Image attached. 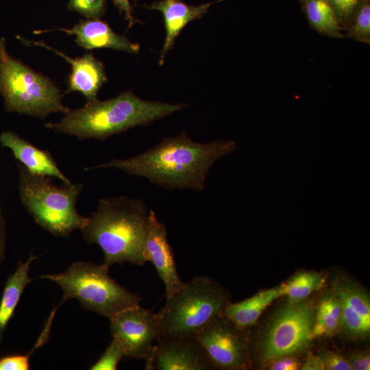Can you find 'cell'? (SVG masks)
Listing matches in <instances>:
<instances>
[{
	"mask_svg": "<svg viewBox=\"0 0 370 370\" xmlns=\"http://www.w3.org/2000/svg\"><path fill=\"white\" fill-rule=\"evenodd\" d=\"M236 147L234 140H217L207 143L192 140L186 132L165 137L137 156L113 158L92 169L114 168L127 174L143 177L168 190L202 191L211 166Z\"/></svg>",
	"mask_w": 370,
	"mask_h": 370,
	"instance_id": "cell-1",
	"label": "cell"
},
{
	"mask_svg": "<svg viewBox=\"0 0 370 370\" xmlns=\"http://www.w3.org/2000/svg\"><path fill=\"white\" fill-rule=\"evenodd\" d=\"M125 356V350L120 342L112 337V340L100 358L93 364L90 370H115L118 363Z\"/></svg>",
	"mask_w": 370,
	"mask_h": 370,
	"instance_id": "cell-25",
	"label": "cell"
},
{
	"mask_svg": "<svg viewBox=\"0 0 370 370\" xmlns=\"http://www.w3.org/2000/svg\"><path fill=\"white\" fill-rule=\"evenodd\" d=\"M186 106L143 100L127 90L114 98L96 99L81 108L69 110L60 121L47 123L45 127L79 140L95 138L103 141L130 128L147 125L182 110Z\"/></svg>",
	"mask_w": 370,
	"mask_h": 370,
	"instance_id": "cell-3",
	"label": "cell"
},
{
	"mask_svg": "<svg viewBox=\"0 0 370 370\" xmlns=\"http://www.w3.org/2000/svg\"><path fill=\"white\" fill-rule=\"evenodd\" d=\"M149 210L144 201L127 196L101 198L81 229L84 241L103 252V265L149 262L145 244Z\"/></svg>",
	"mask_w": 370,
	"mask_h": 370,
	"instance_id": "cell-2",
	"label": "cell"
},
{
	"mask_svg": "<svg viewBox=\"0 0 370 370\" xmlns=\"http://www.w3.org/2000/svg\"><path fill=\"white\" fill-rule=\"evenodd\" d=\"M324 283L321 275L315 272H302L291 278L286 285V295L290 301H299L320 289Z\"/></svg>",
	"mask_w": 370,
	"mask_h": 370,
	"instance_id": "cell-21",
	"label": "cell"
},
{
	"mask_svg": "<svg viewBox=\"0 0 370 370\" xmlns=\"http://www.w3.org/2000/svg\"><path fill=\"white\" fill-rule=\"evenodd\" d=\"M299 2H301L302 0H299Z\"/></svg>",
	"mask_w": 370,
	"mask_h": 370,
	"instance_id": "cell-36",
	"label": "cell"
},
{
	"mask_svg": "<svg viewBox=\"0 0 370 370\" xmlns=\"http://www.w3.org/2000/svg\"><path fill=\"white\" fill-rule=\"evenodd\" d=\"M30 354H13L0 358V370H29Z\"/></svg>",
	"mask_w": 370,
	"mask_h": 370,
	"instance_id": "cell-28",
	"label": "cell"
},
{
	"mask_svg": "<svg viewBox=\"0 0 370 370\" xmlns=\"http://www.w3.org/2000/svg\"><path fill=\"white\" fill-rule=\"evenodd\" d=\"M273 361L269 367L272 370H295L299 367L298 361L289 356H282Z\"/></svg>",
	"mask_w": 370,
	"mask_h": 370,
	"instance_id": "cell-30",
	"label": "cell"
},
{
	"mask_svg": "<svg viewBox=\"0 0 370 370\" xmlns=\"http://www.w3.org/2000/svg\"><path fill=\"white\" fill-rule=\"evenodd\" d=\"M109 320L112 337L132 358L145 359L161 337L158 314L140 305L125 309Z\"/></svg>",
	"mask_w": 370,
	"mask_h": 370,
	"instance_id": "cell-9",
	"label": "cell"
},
{
	"mask_svg": "<svg viewBox=\"0 0 370 370\" xmlns=\"http://www.w3.org/2000/svg\"><path fill=\"white\" fill-rule=\"evenodd\" d=\"M222 1L224 0L193 5L182 0H160L145 6L148 9L160 11L164 18L166 37L160 51V64H163L166 54L173 47L182 29L189 22L201 18L212 5Z\"/></svg>",
	"mask_w": 370,
	"mask_h": 370,
	"instance_id": "cell-15",
	"label": "cell"
},
{
	"mask_svg": "<svg viewBox=\"0 0 370 370\" xmlns=\"http://www.w3.org/2000/svg\"><path fill=\"white\" fill-rule=\"evenodd\" d=\"M5 257V226L0 201V264Z\"/></svg>",
	"mask_w": 370,
	"mask_h": 370,
	"instance_id": "cell-34",
	"label": "cell"
},
{
	"mask_svg": "<svg viewBox=\"0 0 370 370\" xmlns=\"http://www.w3.org/2000/svg\"><path fill=\"white\" fill-rule=\"evenodd\" d=\"M149 370H208L215 367L195 336H161L145 358Z\"/></svg>",
	"mask_w": 370,
	"mask_h": 370,
	"instance_id": "cell-10",
	"label": "cell"
},
{
	"mask_svg": "<svg viewBox=\"0 0 370 370\" xmlns=\"http://www.w3.org/2000/svg\"><path fill=\"white\" fill-rule=\"evenodd\" d=\"M36 258L31 255L25 262H19L16 270L8 276L5 282L0 299V343L21 295L31 282L29 276L30 265Z\"/></svg>",
	"mask_w": 370,
	"mask_h": 370,
	"instance_id": "cell-18",
	"label": "cell"
},
{
	"mask_svg": "<svg viewBox=\"0 0 370 370\" xmlns=\"http://www.w3.org/2000/svg\"><path fill=\"white\" fill-rule=\"evenodd\" d=\"M300 3L311 28L322 36L345 38L329 0H302Z\"/></svg>",
	"mask_w": 370,
	"mask_h": 370,
	"instance_id": "cell-19",
	"label": "cell"
},
{
	"mask_svg": "<svg viewBox=\"0 0 370 370\" xmlns=\"http://www.w3.org/2000/svg\"><path fill=\"white\" fill-rule=\"evenodd\" d=\"M345 38L370 44V0H367L355 13L345 31Z\"/></svg>",
	"mask_w": 370,
	"mask_h": 370,
	"instance_id": "cell-23",
	"label": "cell"
},
{
	"mask_svg": "<svg viewBox=\"0 0 370 370\" xmlns=\"http://www.w3.org/2000/svg\"><path fill=\"white\" fill-rule=\"evenodd\" d=\"M68 8L88 19H99L106 10V0H70Z\"/></svg>",
	"mask_w": 370,
	"mask_h": 370,
	"instance_id": "cell-27",
	"label": "cell"
},
{
	"mask_svg": "<svg viewBox=\"0 0 370 370\" xmlns=\"http://www.w3.org/2000/svg\"><path fill=\"white\" fill-rule=\"evenodd\" d=\"M115 5L124 14L125 18L128 21L130 27H132L134 23L132 16V7L129 0H112Z\"/></svg>",
	"mask_w": 370,
	"mask_h": 370,
	"instance_id": "cell-32",
	"label": "cell"
},
{
	"mask_svg": "<svg viewBox=\"0 0 370 370\" xmlns=\"http://www.w3.org/2000/svg\"><path fill=\"white\" fill-rule=\"evenodd\" d=\"M337 16L342 29L349 25L355 13L367 0H329Z\"/></svg>",
	"mask_w": 370,
	"mask_h": 370,
	"instance_id": "cell-26",
	"label": "cell"
},
{
	"mask_svg": "<svg viewBox=\"0 0 370 370\" xmlns=\"http://www.w3.org/2000/svg\"><path fill=\"white\" fill-rule=\"evenodd\" d=\"M348 362L351 365L352 369H370V356L368 352L356 354L351 356Z\"/></svg>",
	"mask_w": 370,
	"mask_h": 370,
	"instance_id": "cell-31",
	"label": "cell"
},
{
	"mask_svg": "<svg viewBox=\"0 0 370 370\" xmlns=\"http://www.w3.org/2000/svg\"><path fill=\"white\" fill-rule=\"evenodd\" d=\"M17 167L20 199L38 225L58 237L68 236L83 227L87 217L76 210L82 184L59 186L53 183L52 177L33 174L20 163Z\"/></svg>",
	"mask_w": 370,
	"mask_h": 370,
	"instance_id": "cell-4",
	"label": "cell"
},
{
	"mask_svg": "<svg viewBox=\"0 0 370 370\" xmlns=\"http://www.w3.org/2000/svg\"><path fill=\"white\" fill-rule=\"evenodd\" d=\"M0 92L9 112L44 119L50 113L66 114L70 110L50 79L7 52L4 38H0Z\"/></svg>",
	"mask_w": 370,
	"mask_h": 370,
	"instance_id": "cell-7",
	"label": "cell"
},
{
	"mask_svg": "<svg viewBox=\"0 0 370 370\" xmlns=\"http://www.w3.org/2000/svg\"><path fill=\"white\" fill-rule=\"evenodd\" d=\"M242 330L223 314L195 335L215 367L236 369L244 365L245 347Z\"/></svg>",
	"mask_w": 370,
	"mask_h": 370,
	"instance_id": "cell-11",
	"label": "cell"
},
{
	"mask_svg": "<svg viewBox=\"0 0 370 370\" xmlns=\"http://www.w3.org/2000/svg\"><path fill=\"white\" fill-rule=\"evenodd\" d=\"M224 291L208 277L198 275L169 297L157 312L161 336H195L221 316L229 303Z\"/></svg>",
	"mask_w": 370,
	"mask_h": 370,
	"instance_id": "cell-6",
	"label": "cell"
},
{
	"mask_svg": "<svg viewBox=\"0 0 370 370\" xmlns=\"http://www.w3.org/2000/svg\"><path fill=\"white\" fill-rule=\"evenodd\" d=\"M56 30L75 36V42L88 50L109 48L131 53H136L140 50L138 44L116 34L108 23L99 19L81 21L70 29L60 28Z\"/></svg>",
	"mask_w": 370,
	"mask_h": 370,
	"instance_id": "cell-16",
	"label": "cell"
},
{
	"mask_svg": "<svg viewBox=\"0 0 370 370\" xmlns=\"http://www.w3.org/2000/svg\"><path fill=\"white\" fill-rule=\"evenodd\" d=\"M138 0H134V3H136L137 2Z\"/></svg>",
	"mask_w": 370,
	"mask_h": 370,
	"instance_id": "cell-35",
	"label": "cell"
},
{
	"mask_svg": "<svg viewBox=\"0 0 370 370\" xmlns=\"http://www.w3.org/2000/svg\"><path fill=\"white\" fill-rule=\"evenodd\" d=\"M312 304L291 301L275 316L263 344V356L273 360L305 349L312 338L315 318Z\"/></svg>",
	"mask_w": 370,
	"mask_h": 370,
	"instance_id": "cell-8",
	"label": "cell"
},
{
	"mask_svg": "<svg viewBox=\"0 0 370 370\" xmlns=\"http://www.w3.org/2000/svg\"><path fill=\"white\" fill-rule=\"evenodd\" d=\"M341 325V301L336 294L320 300L312 328V338L334 334Z\"/></svg>",
	"mask_w": 370,
	"mask_h": 370,
	"instance_id": "cell-20",
	"label": "cell"
},
{
	"mask_svg": "<svg viewBox=\"0 0 370 370\" xmlns=\"http://www.w3.org/2000/svg\"><path fill=\"white\" fill-rule=\"evenodd\" d=\"M17 38L27 46L36 45L52 51L71 64V73L69 77L67 93L79 92L86 97L87 102L97 99V93L102 85L107 82V77L102 62L91 53H86L81 58H72L43 42L29 40L21 36Z\"/></svg>",
	"mask_w": 370,
	"mask_h": 370,
	"instance_id": "cell-13",
	"label": "cell"
},
{
	"mask_svg": "<svg viewBox=\"0 0 370 370\" xmlns=\"http://www.w3.org/2000/svg\"><path fill=\"white\" fill-rule=\"evenodd\" d=\"M108 269L103 264L75 262L63 273L44 274L39 278L60 286L62 303L77 299L82 308L110 319L125 309L140 305L141 298L110 277Z\"/></svg>",
	"mask_w": 370,
	"mask_h": 370,
	"instance_id": "cell-5",
	"label": "cell"
},
{
	"mask_svg": "<svg viewBox=\"0 0 370 370\" xmlns=\"http://www.w3.org/2000/svg\"><path fill=\"white\" fill-rule=\"evenodd\" d=\"M0 144L10 149L18 163L29 172L58 178L64 184L72 183L61 171L49 151L37 147L17 134L10 131L2 132L0 135Z\"/></svg>",
	"mask_w": 370,
	"mask_h": 370,
	"instance_id": "cell-14",
	"label": "cell"
},
{
	"mask_svg": "<svg viewBox=\"0 0 370 370\" xmlns=\"http://www.w3.org/2000/svg\"><path fill=\"white\" fill-rule=\"evenodd\" d=\"M336 294L370 323V301L362 288L350 282L341 281L336 287Z\"/></svg>",
	"mask_w": 370,
	"mask_h": 370,
	"instance_id": "cell-22",
	"label": "cell"
},
{
	"mask_svg": "<svg viewBox=\"0 0 370 370\" xmlns=\"http://www.w3.org/2000/svg\"><path fill=\"white\" fill-rule=\"evenodd\" d=\"M301 369L302 370H323L324 363L321 356L309 354Z\"/></svg>",
	"mask_w": 370,
	"mask_h": 370,
	"instance_id": "cell-33",
	"label": "cell"
},
{
	"mask_svg": "<svg viewBox=\"0 0 370 370\" xmlns=\"http://www.w3.org/2000/svg\"><path fill=\"white\" fill-rule=\"evenodd\" d=\"M340 300L341 301V325L344 327L345 331L349 334L356 337L367 334L370 330V323L366 322L344 300L341 299Z\"/></svg>",
	"mask_w": 370,
	"mask_h": 370,
	"instance_id": "cell-24",
	"label": "cell"
},
{
	"mask_svg": "<svg viewBox=\"0 0 370 370\" xmlns=\"http://www.w3.org/2000/svg\"><path fill=\"white\" fill-rule=\"evenodd\" d=\"M285 295V284L261 291L243 301L229 302L223 314L236 327L243 330L254 325L268 306L277 298Z\"/></svg>",
	"mask_w": 370,
	"mask_h": 370,
	"instance_id": "cell-17",
	"label": "cell"
},
{
	"mask_svg": "<svg viewBox=\"0 0 370 370\" xmlns=\"http://www.w3.org/2000/svg\"><path fill=\"white\" fill-rule=\"evenodd\" d=\"M324 363V369L326 370H351L352 367L348 360L341 355L325 352L320 356Z\"/></svg>",
	"mask_w": 370,
	"mask_h": 370,
	"instance_id": "cell-29",
	"label": "cell"
},
{
	"mask_svg": "<svg viewBox=\"0 0 370 370\" xmlns=\"http://www.w3.org/2000/svg\"><path fill=\"white\" fill-rule=\"evenodd\" d=\"M145 251L163 282L166 295L169 297L181 288L183 282L177 271L175 258L167 239V230L154 211L149 210Z\"/></svg>",
	"mask_w": 370,
	"mask_h": 370,
	"instance_id": "cell-12",
	"label": "cell"
}]
</instances>
